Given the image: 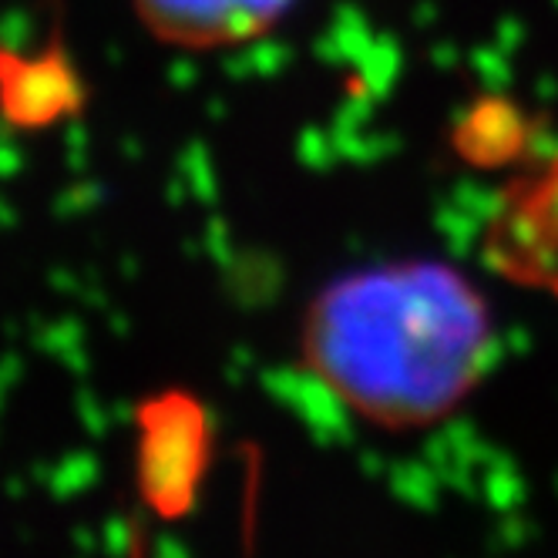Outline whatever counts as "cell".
<instances>
[{"instance_id":"2","label":"cell","mask_w":558,"mask_h":558,"mask_svg":"<svg viewBox=\"0 0 558 558\" xmlns=\"http://www.w3.org/2000/svg\"><path fill=\"white\" fill-rule=\"evenodd\" d=\"M142 24L175 48H226L263 34L290 0H132Z\"/></svg>"},{"instance_id":"1","label":"cell","mask_w":558,"mask_h":558,"mask_svg":"<svg viewBox=\"0 0 558 558\" xmlns=\"http://www.w3.org/2000/svg\"><path fill=\"white\" fill-rule=\"evenodd\" d=\"M492 347L485 303L441 266H387L333 283L310 313V353L356 408L427 417L451 408Z\"/></svg>"},{"instance_id":"3","label":"cell","mask_w":558,"mask_h":558,"mask_svg":"<svg viewBox=\"0 0 558 558\" xmlns=\"http://www.w3.org/2000/svg\"><path fill=\"white\" fill-rule=\"evenodd\" d=\"M82 105V85L58 54L0 58V114L17 129H45Z\"/></svg>"}]
</instances>
